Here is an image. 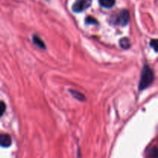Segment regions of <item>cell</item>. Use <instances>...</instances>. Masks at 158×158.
<instances>
[{
    "mask_svg": "<svg viewBox=\"0 0 158 158\" xmlns=\"http://www.w3.org/2000/svg\"><path fill=\"white\" fill-rule=\"evenodd\" d=\"M154 75L152 69L148 65L143 66L140 81L139 83V90H143V89H147L148 86H151V84L154 81Z\"/></svg>",
    "mask_w": 158,
    "mask_h": 158,
    "instance_id": "6da1fadb",
    "label": "cell"
},
{
    "mask_svg": "<svg viewBox=\"0 0 158 158\" xmlns=\"http://www.w3.org/2000/svg\"><path fill=\"white\" fill-rule=\"evenodd\" d=\"M130 19V14L127 9H123L120 11L114 19V23L116 25L125 26L128 24Z\"/></svg>",
    "mask_w": 158,
    "mask_h": 158,
    "instance_id": "7a4b0ae2",
    "label": "cell"
},
{
    "mask_svg": "<svg viewBox=\"0 0 158 158\" xmlns=\"http://www.w3.org/2000/svg\"><path fill=\"white\" fill-rule=\"evenodd\" d=\"M93 0H77L72 6V10L74 12H81L86 10L92 5Z\"/></svg>",
    "mask_w": 158,
    "mask_h": 158,
    "instance_id": "3957f363",
    "label": "cell"
},
{
    "mask_svg": "<svg viewBox=\"0 0 158 158\" xmlns=\"http://www.w3.org/2000/svg\"><path fill=\"white\" fill-rule=\"evenodd\" d=\"M12 143V139L9 134H0V146L9 148Z\"/></svg>",
    "mask_w": 158,
    "mask_h": 158,
    "instance_id": "277c9868",
    "label": "cell"
},
{
    "mask_svg": "<svg viewBox=\"0 0 158 158\" xmlns=\"http://www.w3.org/2000/svg\"><path fill=\"white\" fill-rule=\"evenodd\" d=\"M99 3L103 8L110 9L115 5V0H99Z\"/></svg>",
    "mask_w": 158,
    "mask_h": 158,
    "instance_id": "5b68a950",
    "label": "cell"
},
{
    "mask_svg": "<svg viewBox=\"0 0 158 158\" xmlns=\"http://www.w3.org/2000/svg\"><path fill=\"white\" fill-rule=\"evenodd\" d=\"M32 41H33L34 44L38 46V47L41 48V49H46V45L44 44L43 40H41V39L39 38L37 35H33V37H32Z\"/></svg>",
    "mask_w": 158,
    "mask_h": 158,
    "instance_id": "8992f818",
    "label": "cell"
},
{
    "mask_svg": "<svg viewBox=\"0 0 158 158\" xmlns=\"http://www.w3.org/2000/svg\"><path fill=\"white\" fill-rule=\"evenodd\" d=\"M120 45L123 49H127L131 47V43H130L129 39L127 37H123L120 40Z\"/></svg>",
    "mask_w": 158,
    "mask_h": 158,
    "instance_id": "52a82bcc",
    "label": "cell"
},
{
    "mask_svg": "<svg viewBox=\"0 0 158 158\" xmlns=\"http://www.w3.org/2000/svg\"><path fill=\"white\" fill-rule=\"evenodd\" d=\"M69 92H70V94H72L73 97H74L75 99H77V100H80V101H83V100H85V96L83 95V94H82L80 92H77V91H75V90H69Z\"/></svg>",
    "mask_w": 158,
    "mask_h": 158,
    "instance_id": "ba28073f",
    "label": "cell"
},
{
    "mask_svg": "<svg viewBox=\"0 0 158 158\" xmlns=\"http://www.w3.org/2000/svg\"><path fill=\"white\" fill-rule=\"evenodd\" d=\"M150 158H157V148L154 147L151 149V151L149 153Z\"/></svg>",
    "mask_w": 158,
    "mask_h": 158,
    "instance_id": "9c48e42d",
    "label": "cell"
},
{
    "mask_svg": "<svg viewBox=\"0 0 158 158\" xmlns=\"http://www.w3.org/2000/svg\"><path fill=\"white\" fill-rule=\"evenodd\" d=\"M86 24H91V25H97L98 23V22L94 18V17L88 16L86 19Z\"/></svg>",
    "mask_w": 158,
    "mask_h": 158,
    "instance_id": "30bf717a",
    "label": "cell"
},
{
    "mask_svg": "<svg viewBox=\"0 0 158 158\" xmlns=\"http://www.w3.org/2000/svg\"><path fill=\"white\" fill-rule=\"evenodd\" d=\"M5 110H6V104L2 101H0V117L2 116Z\"/></svg>",
    "mask_w": 158,
    "mask_h": 158,
    "instance_id": "8fae6325",
    "label": "cell"
},
{
    "mask_svg": "<svg viewBox=\"0 0 158 158\" xmlns=\"http://www.w3.org/2000/svg\"><path fill=\"white\" fill-rule=\"evenodd\" d=\"M151 46H152L153 49L155 51H157V40H151Z\"/></svg>",
    "mask_w": 158,
    "mask_h": 158,
    "instance_id": "7c38bea8",
    "label": "cell"
}]
</instances>
